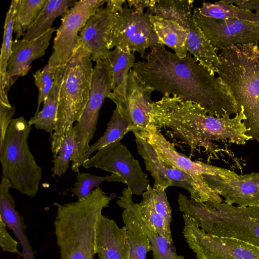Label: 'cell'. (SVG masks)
Instances as JSON below:
<instances>
[{
	"label": "cell",
	"mask_w": 259,
	"mask_h": 259,
	"mask_svg": "<svg viewBox=\"0 0 259 259\" xmlns=\"http://www.w3.org/2000/svg\"><path fill=\"white\" fill-rule=\"evenodd\" d=\"M144 60L135 62L133 69L155 91L197 103L215 117L240 112L227 85L189 53L180 58L160 44L150 49Z\"/></svg>",
	"instance_id": "6da1fadb"
},
{
	"label": "cell",
	"mask_w": 259,
	"mask_h": 259,
	"mask_svg": "<svg viewBox=\"0 0 259 259\" xmlns=\"http://www.w3.org/2000/svg\"><path fill=\"white\" fill-rule=\"evenodd\" d=\"M150 124L157 128L168 129L172 136L192 151L200 148L213 153L212 141L244 145L252 140L246 135V117L240 108L235 117H221L209 114L199 104L177 96L164 94L151 104Z\"/></svg>",
	"instance_id": "7a4b0ae2"
},
{
	"label": "cell",
	"mask_w": 259,
	"mask_h": 259,
	"mask_svg": "<svg viewBox=\"0 0 259 259\" xmlns=\"http://www.w3.org/2000/svg\"><path fill=\"white\" fill-rule=\"evenodd\" d=\"M113 198L96 188L84 200L56 204L53 224L60 259L95 258L96 222Z\"/></svg>",
	"instance_id": "3957f363"
},
{
	"label": "cell",
	"mask_w": 259,
	"mask_h": 259,
	"mask_svg": "<svg viewBox=\"0 0 259 259\" xmlns=\"http://www.w3.org/2000/svg\"><path fill=\"white\" fill-rule=\"evenodd\" d=\"M219 77L230 88L246 117V135L259 143V45L231 46L218 55Z\"/></svg>",
	"instance_id": "277c9868"
},
{
	"label": "cell",
	"mask_w": 259,
	"mask_h": 259,
	"mask_svg": "<svg viewBox=\"0 0 259 259\" xmlns=\"http://www.w3.org/2000/svg\"><path fill=\"white\" fill-rule=\"evenodd\" d=\"M93 70L89 54L80 47L65 66L56 127L49 139L54 155L57 154L73 123L79 120L84 111L90 93Z\"/></svg>",
	"instance_id": "5b68a950"
},
{
	"label": "cell",
	"mask_w": 259,
	"mask_h": 259,
	"mask_svg": "<svg viewBox=\"0 0 259 259\" xmlns=\"http://www.w3.org/2000/svg\"><path fill=\"white\" fill-rule=\"evenodd\" d=\"M31 125L23 116L13 118L0 149L1 179L9 181L11 188L30 197L38 192L41 168L31 152L28 139Z\"/></svg>",
	"instance_id": "8992f818"
},
{
	"label": "cell",
	"mask_w": 259,
	"mask_h": 259,
	"mask_svg": "<svg viewBox=\"0 0 259 259\" xmlns=\"http://www.w3.org/2000/svg\"><path fill=\"white\" fill-rule=\"evenodd\" d=\"M199 228L211 235L238 239L259 248V206L245 207L207 201Z\"/></svg>",
	"instance_id": "52a82bcc"
},
{
	"label": "cell",
	"mask_w": 259,
	"mask_h": 259,
	"mask_svg": "<svg viewBox=\"0 0 259 259\" xmlns=\"http://www.w3.org/2000/svg\"><path fill=\"white\" fill-rule=\"evenodd\" d=\"M111 91V66L107 58L100 60L93 67L88 101L79 120L73 126L75 147L71 157L72 162L80 160L89 149L97 130L100 111Z\"/></svg>",
	"instance_id": "ba28073f"
},
{
	"label": "cell",
	"mask_w": 259,
	"mask_h": 259,
	"mask_svg": "<svg viewBox=\"0 0 259 259\" xmlns=\"http://www.w3.org/2000/svg\"><path fill=\"white\" fill-rule=\"evenodd\" d=\"M183 234L198 259H259V248L244 241L205 233L183 214Z\"/></svg>",
	"instance_id": "9c48e42d"
},
{
	"label": "cell",
	"mask_w": 259,
	"mask_h": 259,
	"mask_svg": "<svg viewBox=\"0 0 259 259\" xmlns=\"http://www.w3.org/2000/svg\"><path fill=\"white\" fill-rule=\"evenodd\" d=\"M105 3L104 0H80L62 17L48 63L52 70L56 71L58 67L65 66L71 59L80 47V31L89 18Z\"/></svg>",
	"instance_id": "30bf717a"
},
{
	"label": "cell",
	"mask_w": 259,
	"mask_h": 259,
	"mask_svg": "<svg viewBox=\"0 0 259 259\" xmlns=\"http://www.w3.org/2000/svg\"><path fill=\"white\" fill-rule=\"evenodd\" d=\"M160 44L150 15L136 12L125 3L121 11L115 15L110 49L115 47L133 53L137 52L144 59L147 49Z\"/></svg>",
	"instance_id": "8fae6325"
},
{
	"label": "cell",
	"mask_w": 259,
	"mask_h": 259,
	"mask_svg": "<svg viewBox=\"0 0 259 259\" xmlns=\"http://www.w3.org/2000/svg\"><path fill=\"white\" fill-rule=\"evenodd\" d=\"M82 165L85 168L95 167L119 175L133 195H142L150 185L148 176L142 169L139 161L121 141L98 150Z\"/></svg>",
	"instance_id": "7c38bea8"
},
{
	"label": "cell",
	"mask_w": 259,
	"mask_h": 259,
	"mask_svg": "<svg viewBox=\"0 0 259 259\" xmlns=\"http://www.w3.org/2000/svg\"><path fill=\"white\" fill-rule=\"evenodd\" d=\"M138 134L152 146L165 165L187 173L199 183L207 185L204 180V177L207 175L219 176L230 179H235L238 177V175L233 171L201 161H193L179 153L176 150L174 144L166 139L161 130L152 124H150L145 131Z\"/></svg>",
	"instance_id": "4fadbf2b"
},
{
	"label": "cell",
	"mask_w": 259,
	"mask_h": 259,
	"mask_svg": "<svg viewBox=\"0 0 259 259\" xmlns=\"http://www.w3.org/2000/svg\"><path fill=\"white\" fill-rule=\"evenodd\" d=\"M192 14L197 25L217 51L259 42V22L206 17L199 13L197 7Z\"/></svg>",
	"instance_id": "5bb4252c"
},
{
	"label": "cell",
	"mask_w": 259,
	"mask_h": 259,
	"mask_svg": "<svg viewBox=\"0 0 259 259\" xmlns=\"http://www.w3.org/2000/svg\"><path fill=\"white\" fill-rule=\"evenodd\" d=\"M154 89L146 84L137 73L131 69L126 79L125 94L122 97L109 95L120 113L134 126L135 131H145L150 124L152 93Z\"/></svg>",
	"instance_id": "9a60e30c"
},
{
	"label": "cell",
	"mask_w": 259,
	"mask_h": 259,
	"mask_svg": "<svg viewBox=\"0 0 259 259\" xmlns=\"http://www.w3.org/2000/svg\"><path fill=\"white\" fill-rule=\"evenodd\" d=\"M204 180L228 204H236L240 207L259 206V172L238 175L235 179L207 175Z\"/></svg>",
	"instance_id": "2e32d148"
},
{
	"label": "cell",
	"mask_w": 259,
	"mask_h": 259,
	"mask_svg": "<svg viewBox=\"0 0 259 259\" xmlns=\"http://www.w3.org/2000/svg\"><path fill=\"white\" fill-rule=\"evenodd\" d=\"M116 14L107 7L100 8L89 18L80 31V47L88 53L91 61L96 62L107 58Z\"/></svg>",
	"instance_id": "e0dca14e"
},
{
	"label": "cell",
	"mask_w": 259,
	"mask_h": 259,
	"mask_svg": "<svg viewBox=\"0 0 259 259\" xmlns=\"http://www.w3.org/2000/svg\"><path fill=\"white\" fill-rule=\"evenodd\" d=\"M130 244L126 227L101 213L95 227V250L99 259H130Z\"/></svg>",
	"instance_id": "ac0fdd59"
},
{
	"label": "cell",
	"mask_w": 259,
	"mask_h": 259,
	"mask_svg": "<svg viewBox=\"0 0 259 259\" xmlns=\"http://www.w3.org/2000/svg\"><path fill=\"white\" fill-rule=\"evenodd\" d=\"M55 30L53 27L43 35L31 40H13L7 65L8 92L18 77L27 74L32 61L45 55Z\"/></svg>",
	"instance_id": "d6986e66"
},
{
	"label": "cell",
	"mask_w": 259,
	"mask_h": 259,
	"mask_svg": "<svg viewBox=\"0 0 259 259\" xmlns=\"http://www.w3.org/2000/svg\"><path fill=\"white\" fill-rule=\"evenodd\" d=\"M10 183L1 179L0 184V219L11 229L22 247L23 259H35L34 253L27 238V226L22 216L16 208L15 202L9 190Z\"/></svg>",
	"instance_id": "ffe728a7"
},
{
	"label": "cell",
	"mask_w": 259,
	"mask_h": 259,
	"mask_svg": "<svg viewBox=\"0 0 259 259\" xmlns=\"http://www.w3.org/2000/svg\"><path fill=\"white\" fill-rule=\"evenodd\" d=\"M132 195L128 188H124L116 203L120 207H127L133 212L149 240L153 258L185 259L184 256L177 253L174 244L170 243L164 237L159 235L152 224L142 216L137 203L133 200Z\"/></svg>",
	"instance_id": "44dd1931"
},
{
	"label": "cell",
	"mask_w": 259,
	"mask_h": 259,
	"mask_svg": "<svg viewBox=\"0 0 259 259\" xmlns=\"http://www.w3.org/2000/svg\"><path fill=\"white\" fill-rule=\"evenodd\" d=\"M186 31V48L188 52L193 56L200 65L215 75V73H218V68L220 64L217 51L197 25L193 15Z\"/></svg>",
	"instance_id": "7402d4cb"
},
{
	"label": "cell",
	"mask_w": 259,
	"mask_h": 259,
	"mask_svg": "<svg viewBox=\"0 0 259 259\" xmlns=\"http://www.w3.org/2000/svg\"><path fill=\"white\" fill-rule=\"evenodd\" d=\"M135 131L134 126L115 107L103 136L89 147L85 154L80 160L72 163L71 169L75 172H79L80 166L90 158L93 152L115 142L121 141L127 133Z\"/></svg>",
	"instance_id": "603a6c76"
},
{
	"label": "cell",
	"mask_w": 259,
	"mask_h": 259,
	"mask_svg": "<svg viewBox=\"0 0 259 259\" xmlns=\"http://www.w3.org/2000/svg\"><path fill=\"white\" fill-rule=\"evenodd\" d=\"M64 71L65 66L56 69L54 86L44 101L41 110L28 120L29 124L34 125L35 128L44 130L50 135L56 127L59 93Z\"/></svg>",
	"instance_id": "cb8c5ba5"
},
{
	"label": "cell",
	"mask_w": 259,
	"mask_h": 259,
	"mask_svg": "<svg viewBox=\"0 0 259 259\" xmlns=\"http://www.w3.org/2000/svg\"><path fill=\"white\" fill-rule=\"evenodd\" d=\"M150 18L160 44L171 49L179 58H185L188 53L186 30L173 21L156 15Z\"/></svg>",
	"instance_id": "d4e9b609"
},
{
	"label": "cell",
	"mask_w": 259,
	"mask_h": 259,
	"mask_svg": "<svg viewBox=\"0 0 259 259\" xmlns=\"http://www.w3.org/2000/svg\"><path fill=\"white\" fill-rule=\"evenodd\" d=\"M75 0H48L34 24L22 39L31 40L45 34L53 27L55 20L63 16L77 2Z\"/></svg>",
	"instance_id": "484cf974"
},
{
	"label": "cell",
	"mask_w": 259,
	"mask_h": 259,
	"mask_svg": "<svg viewBox=\"0 0 259 259\" xmlns=\"http://www.w3.org/2000/svg\"><path fill=\"white\" fill-rule=\"evenodd\" d=\"M18 0L11 1L10 6L7 13L3 35V40L0 56V101L10 104L8 98V74L7 65L12 52L13 43L14 15Z\"/></svg>",
	"instance_id": "4316f807"
},
{
	"label": "cell",
	"mask_w": 259,
	"mask_h": 259,
	"mask_svg": "<svg viewBox=\"0 0 259 259\" xmlns=\"http://www.w3.org/2000/svg\"><path fill=\"white\" fill-rule=\"evenodd\" d=\"M112 72V92L110 96L122 97L125 91L128 73L135 63L133 53L115 48L107 57Z\"/></svg>",
	"instance_id": "83f0119b"
},
{
	"label": "cell",
	"mask_w": 259,
	"mask_h": 259,
	"mask_svg": "<svg viewBox=\"0 0 259 259\" xmlns=\"http://www.w3.org/2000/svg\"><path fill=\"white\" fill-rule=\"evenodd\" d=\"M194 0H158L146 13L156 15L173 21L187 30L193 16L192 10Z\"/></svg>",
	"instance_id": "f1b7e54d"
},
{
	"label": "cell",
	"mask_w": 259,
	"mask_h": 259,
	"mask_svg": "<svg viewBox=\"0 0 259 259\" xmlns=\"http://www.w3.org/2000/svg\"><path fill=\"white\" fill-rule=\"evenodd\" d=\"M122 209L121 217L130 244V259H147V253L151 251L149 240L133 212L127 207Z\"/></svg>",
	"instance_id": "f546056e"
},
{
	"label": "cell",
	"mask_w": 259,
	"mask_h": 259,
	"mask_svg": "<svg viewBox=\"0 0 259 259\" xmlns=\"http://www.w3.org/2000/svg\"><path fill=\"white\" fill-rule=\"evenodd\" d=\"M137 151L144 160L146 169L150 172L154 180L153 187L166 190L171 186L162 168L163 163L152 146L137 133H133Z\"/></svg>",
	"instance_id": "4dcf8cb0"
},
{
	"label": "cell",
	"mask_w": 259,
	"mask_h": 259,
	"mask_svg": "<svg viewBox=\"0 0 259 259\" xmlns=\"http://www.w3.org/2000/svg\"><path fill=\"white\" fill-rule=\"evenodd\" d=\"M197 9L201 15L206 17L259 22V12L253 13L240 9L235 5L225 3L222 1L214 3L203 2L202 6Z\"/></svg>",
	"instance_id": "1f68e13d"
},
{
	"label": "cell",
	"mask_w": 259,
	"mask_h": 259,
	"mask_svg": "<svg viewBox=\"0 0 259 259\" xmlns=\"http://www.w3.org/2000/svg\"><path fill=\"white\" fill-rule=\"evenodd\" d=\"M48 0H18L14 15L13 32L18 40L34 24Z\"/></svg>",
	"instance_id": "d6a6232c"
},
{
	"label": "cell",
	"mask_w": 259,
	"mask_h": 259,
	"mask_svg": "<svg viewBox=\"0 0 259 259\" xmlns=\"http://www.w3.org/2000/svg\"><path fill=\"white\" fill-rule=\"evenodd\" d=\"M143 199L137 203L142 216L153 226L154 230L164 237L170 243L174 244L170 228L163 219L156 212L153 202L154 190L149 185L147 190L142 194Z\"/></svg>",
	"instance_id": "836d02e7"
},
{
	"label": "cell",
	"mask_w": 259,
	"mask_h": 259,
	"mask_svg": "<svg viewBox=\"0 0 259 259\" xmlns=\"http://www.w3.org/2000/svg\"><path fill=\"white\" fill-rule=\"evenodd\" d=\"M76 181L70 190L72 196H76L78 200L88 198L96 188H100V184L103 181L118 182L125 184L123 179L118 174H112L108 176H98L89 173H77Z\"/></svg>",
	"instance_id": "e575fe53"
},
{
	"label": "cell",
	"mask_w": 259,
	"mask_h": 259,
	"mask_svg": "<svg viewBox=\"0 0 259 259\" xmlns=\"http://www.w3.org/2000/svg\"><path fill=\"white\" fill-rule=\"evenodd\" d=\"M75 147V135L73 126L65 135L60 149L53 156L52 171L54 176L61 177L69 168Z\"/></svg>",
	"instance_id": "d590c367"
},
{
	"label": "cell",
	"mask_w": 259,
	"mask_h": 259,
	"mask_svg": "<svg viewBox=\"0 0 259 259\" xmlns=\"http://www.w3.org/2000/svg\"><path fill=\"white\" fill-rule=\"evenodd\" d=\"M56 71L52 70L48 64L42 70L33 74L34 82L38 89V96L36 110L34 115L40 111V106L46 99L54 86Z\"/></svg>",
	"instance_id": "8d00e7d4"
},
{
	"label": "cell",
	"mask_w": 259,
	"mask_h": 259,
	"mask_svg": "<svg viewBox=\"0 0 259 259\" xmlns=\"http://www.w3.org/2000/svg\"><path fill=\"white\" fill-rule=\"evenodd\" d=\"M153 202L156 212L163 219L168 227L172 221V209L168 202L165 190L153 187Z\"/></svg>",
	"instance_id": "74e56055"
},
{
	"label": "cell",
	"mask_w": 259,
	"mask_h": 259,
	"mask_svg": "<svg viewBox=\"0 0 259 259\" xmlns=\"http://www.w3.org/2000/svg\"><path fill=\"white\" fill-rule=\"evenodd\" d=\"M15 113L14 107L0 101V149L3 147L8 128Z\"/></svg>",
	"instance_id": "f35d334b"
},
{
	"label": "cell",
	"mask_w": 259,
	"mask_h": 259,
	"mask_svg": "<svg viewBox=\"0 0 259 259\" xmlns=\"http://www.w3.org/2000/svg\"><path fill=\"white\" fill-rule=\"evenodd\" d=\"M6 226L0 219V246L4 251L17 253L22 256L18 249L19 242L13 239L6 230Z\"/></svg>",
	"instance_id": "ab89813d"
},
{
	"label": "cell",
	"mask_w": 259,
	"mask_h": 259,
	"mask_svg": "<svg viewBox=\"0 0 259 259\" xmlns=\"http://www.w3.org/2000/svg\"><path fill=\"white\" fill-rule=\"evenodd\" d=\"M158 0H127L126 1L130 8L136 12L144 13V10L152 7Z\"/></svg>",
	"instance_id": "60d3db41"
},
{
	"label": "cell",
	"mask_w": 259,
	"mask_h": 259,
	"mask_svg": "<svg viewBox=\"0 0 259 259\" xmlns=\"http://www.w3.org/2000/svg\"><path fill=\"white\" fill-rule=\"evenodd\" d=\"M236 6L246 10L259 12V0H241L240 3Z\"/></svg>",
	"instance_id": "b9f144b4"
},
{
	"label": "cell",
	"mask_w": 259,
	"mask_h": 259,
	"mask_svg": "<svg viewBox=\"0 0 259 259\" xmlns=\"http://www.w3.org/2000/svg\"><path fill=\"white\" fill-rule=\"evenodd\" d=\"M125 0H108L106 1V7L115 13H118L121 11L123 5L125 4Z\"/></svg>",
	"instance_id": "7bdbcfd3"
},
{
	"label": "cell",
	"mask_w": 259,
	"mask_h": 259,
	"mask_svg": "<svg viewBox=\"0 0 259 259\" xmlns=\"http://www.w3.org/2000/svg\"><path fill=\"white\" fill-rule=\"evenodd\" d=\"M258 45H259V42H258Z\"/></svg>",
	"instance_id": "ee69618b"
}]
</instances>
